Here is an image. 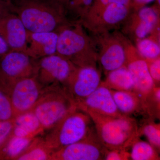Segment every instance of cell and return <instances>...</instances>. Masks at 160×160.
<instances>
[{"mask_svg": "<svg viewBox=\"0 0 160 160\" xmlns=\"http://www.w3.org/2000/svg\"><path fill=\"white\" fill-rule=\"evenodd\" d=\"M77 109L66 88L60 84L44 87L41 96L31 111L39 121L42 128H53L70 112Z\"/></svg>", "mask_w": 160, "mask_h": 160, "instance_id": "cell-4", "label": "cell"}, {"mask_svg": "<svg viewBox=\"0 0 160 160\" xmlns=\"http://www.w3.org/2000/svg\"><path fill=\"white\" fill-rule=\"evenodd\" d=\"M38 61L23 52L9 50L0 58V89L8 94L18 80L37 76Z\"/></svg>", "mask_w": 160, "mask_h": 160, "instance_id": "cell-6", "label": "cell"}, {"mask_svg": "<svg viewBox=\"0 0 160 160\" xmlns=\"http://www.w3.org/2000/svg\"><path fill=\"white\" fill-rule=\"evenodd\" d=\"M36 137H20L12 135L9 139L0 147L2 148L3 158L8 160H16L18 157L27 149Z\"/></svg>", "mask_w": 160, "mask_h": 160, "instance_id": "cell-21", "label": "cell"}, {"mask_svg": "<svg viewBox=\"0 0 160 160\" xmlns=\"http://www.w3.org/2000/svg\"><path fill=\"white\" fill-rule=\"evenodd\" d=\"M112 3L122 4L132 8V0H93L90 10L84 19L93 16L106 6Z\"/></svg>", "mask_w": 160, "mask_h": 160, "instance_id": "cell-28", "label": "cell"}, {"mask_svg": "<svg viewBox=\"0 0 160 160\" xmlns=\"http://www.w3.org/2000/svg\"><path fill=\"white\" fill-rule=\"evenodd\" d=\"M11 12L12 5L9 1L0 0V20Z\"/></svg>", "mask_w": 160, "mask_h": 160, "instance_id": "cell-32", "label": "cell"}, {"mask_svg": "<svg viewBox=\"0 0 160 160\" xmlns=\"http://www.w3.org/2000/svg\"><path fill=\"white\" fill-rule=\"evenodd\" d=\"M148 70L156 86H160V57L154 59L146 60Z\"/></svg>", "mask_w": 160, "mask_h": 160, "instance_id": "cell-29", "label": "cell"}, {"mask_svg": "<svg viewBox=\"0 0 160 160\" xmlns=\"http://www.w3.org/2000/svg\"><path fill=\"white\" fill-rule=\"evenodd\" d=\"M56 53L78 67L95 66L98 62L96 46L82 23L69 22L58 29Z\"/></svg>", "mask_w": 160, "mask_h": 160, "instance_id": "cell-2", "label": "cell"}, {"mask_svg": "<svg viewBox=\"0 0 160 160\" xmlns=\"http://www.w3.org/2000/svg\"><path fill=\"white\" fill-rule=\"evenodd\" d=\"M94 129L89 115L77 108L48 130L42 138L46 146L55 152L82 139Z\"/></svg>", "mask_w": 160, "mask_h": 160, "instance_id": "cell-5", "label": "cell"}, {"mask_svg": "<svg viewBox=\"0 0 160 160\" xmlns=\"http://www.w3.org/2000/svg\"><path fill=\"white\" fill-rule=\"evenodd\" d=\"M98 61L106 74L126 65V53L124 36L109 32L93 34Z\"/></svg>", "mask_w": 160, "mask_h": 160, "instance_id": "cell-8", "label": "cell"}, {"mask_svg": "<svg viewBox=\"0 0 160 160\" xmlns=\"http://www.w3.org/2000/svg\"><path fill=\"white\" fill-rule=\"evenodd\" d=\"M10 50L8 45L6 41L0 36V58Z\"/></svg>", "mask_w": 160, "mask_h": 160, "instance_id": "cell-34", "label": "cell"}, {"mask_svg": "<svg viewBox=\"0 0 160 160\" xmlns=\"http://www.w3.org/2000/svg\"><path fill=\"white\" fill-rule=\"evenodd\" d=\"M38 64L37 78L44 87L56 84L66 87L78 68L57 54L41 58Z\"/></svg>", "mask_w": 160, "mask_h": 160, "instance_id": "cell-9", "label": "cell"}, {"mask_svg": "<svg viewBox=\"0 0 160 160\" xmlns=\"http://www.w3.org/2000/svg\"><path fill=\"white\" fill-rule=\"evenodd\" d=\"M102 82L101 73L95 66L78 67L65 87L75 103L84 99L96 90Z\"/></svg>", "mask_w": 160, "mask_h": 160, "instance_id": "cell-14", "label": "cell"}, {"mask_svg": "<svg viewBox=\"0 0 160 160\" xmlns=\"http://www.w3.org/2000/svg\"><path fill=\"white\" fill-rule=\"evenodd\" d=\"M158 7L144 6L133 11L125 22L123 30L137 42L151 34L158 27Z\"/></svg>", "mask_w": 160, "mask_h": 160, "instance_id": "cell-13", "label": "cell"}, {"mask_svg": "<svg viewBox=\"0 0 160 160\" xmlns=\"http://www.w3.org/2000/svg\"><path fill=\"white\" fill-rule=\"evenodd\" d=\"M58 1L60 3H61L62 5L64 6L66 10V9H67V7H68V5H69L70 0H58Z\"/></svg>", "mask_w": 160, "mask_h": 160, "instance_id": "cell-35", "label": "cell"}, {"mask_svg": "<svg viewBox=\"0 0 160 160\" xmlns=\"http://www.w3.org/2000/svg\"><path fill=\"white\" fill-rule=\"evenodd\" d=\"M12 6L29 32L57 31L70 22L58 0H20L17 6Z\"/></svg>", "mask_w": 160, "mask_h": 160, "instance_id": "cell-1", "label": "cell"}, {"mask_svg": "<svg viewBox=\"0 0 160 160\" xmlns=\"http://www.w3.org/2000/svg\"><path fill=\"white\" fill-rule=\"evenodd\" d=\"M91 118L98 138L108 150L122 149L128 150L140 134L138 123L128 116L113 117L86 112Z\"/></svg>", "mask_w": 160, "mask_h": 160, "instance_id": "cell-3", "label": "cell"}, {"mask_svg": "<svg viewBox=\"0 0 160 160\" xmlns=\"http://www.w3.org/2000/svg\"><path fill=\"white\" fill-rule=\"evenodd\" d=\"M36 137L16 160H50L54 151L45 144L43 138Z\"/></svg>", "mask_w": 160, "mask_h": 160, "instance_id": "cell-22", "label": "cell"}, {"mask_svg": "<svg viewBox=\"0 0 160 160\" xmlns=\"http://www.w3.org/2000/svg\"><path fill=\"white\" fill-rule=\"evenodd\" d=\"M14 110L9 96L0 89V121L13 120Z\"/></svg>", "mask_w": 160, "mask_h": 160, "instance_id": "cell-27", "label": "cell"}, {"mask_svg": "<svg viewBox=\"0 0 160 160\" xmlns=\"http://www.w3.org/2000/svg\"><path fill=\"white\" fill-rule=\"evenodd\" d=\"M108 150L94 128L82 139L54 152L50 160H103Z\"/></svg>", "mask_w": 160, "mask_h": 160, "instance_id": "cell-10", "label": "cell"}, {"mask_svg": "<svg viewBox=\"0 0 160 160\" xmlns=\"http://www.w3.org/2000/svg\"><path fill=\"white\" fill-rule=\"evenodd\" d=\"M0 36L10 50L25 52L27 47V30L16 14L10 12L0 20Z\"/></svg>", "mask_w": 160, "mask_h": 160, "instance_id": "cell-16", "label": "cell"}, {"mask_svg": "<svg viewBox=\"0 0 160 160\" xmlns=\"http://www.w3.org/2000/svg\"><path fill=\"white\" fill-rule=\"evenodd\" d=\"M93 0H70L66 12H69L73 22L81 23L90 10Z\"/></svg>", "mask_w": 160, "mask_h": 160, "instance_id": "cell-26", "label": "cell"}, {"mask_svg": "<svg viewBox=\"0 0 160 160\" xmlns=\"http://www.w3.org/2000/svg\"><path fill=\"white\" fill-rule=\"evenodd\" d=\"M158 30L152 32L150 37L145 38L136 42V47L141 55L146 60L154 59L160 57V47L158 42Z\"/></svg>", "mask_w": 160, "mask_h": 160, "instance_id": "cell-23", "label": "cell"}, {"mask_svg": "<svg viewBox=\"0 0 160 160\" xmlns=\"http://www.w3.org/2000/svg\"><path fill=\"white\" fill-rule=\"evenodd\" d=\"M58 39L57 31L32 32L27 31V47L25 53L35 59L56 54Z\"/></svg>", "mask_w": 160, "mask_h": 160, "instance_id": "cell-17", "label": "cell"}, {"mask_svg": "<svg viewBox=\"0 0 160 160\" xmlns=\"http://www.w3.org/2000/svg\"><path fill=\"white\" fill-rule=\"evenodd\" d=\"M139 128L140 136L144 135L149 144L159 153L160 151V124L155 122L152 119L149 118Z\"/></svg>", "mask_w": 160, "mask_h": 160, "instance_id": "cell-25", "label": "cell"}, {"mask_svg": "<svg viewBox=\"0 0 160 160\" xmlns=\"http://www.w3.org/2000/svg\"><path fill=\"white\" fill-rule=\"evenodd\" d=\"M76 106L84 112H92L113 117L124 115L118 109L110 89L101 84L91 94L76 103Z\"/></svg>", "mask_w": 160, "mask_h": 160, "instance_id": "cell-15", "label": "cell"}, {"mask_svg": "<svg viewBox=\"0 0 160 160\" xmlns=\"http://www.w3.org/2000/svg\"><path fill=\"white\" fill-rule=\"evenodd\" d=\"M110 91L117 107L122 114L128 116L136 113L146 115L142 102L135 92L111 89Z\"/></svg>", "mask_w": 160, "mask_h": 160, "instance_id": "cell-18", "label": "cell"}, {"mask_svg": "<svg viewBox=\"0 0 160 160\" xmlns=\"http://www.w3.org/2000/svg\"><path fill=\"white\" fill-rule=\"evenodd\" d=\"M155 0H132L133 11H137L140 8L145 6L147 4Z\"/></svg>", "mask_w": 160, "mask_h": 160, "instance_id": "cell-33", "label": "cell"}, {"mask_svg": "<svg viewBox=\"0 0 160 160\" xmlns=\"http://www.w3.org/2000/svg\"><path fill=\"white\" fill-rule=\"evenodd\" d=\"M101 84L111 90L134 91L133 79L126 65L107 73Z\"/></svg>", "mask_w": 160, "mask_h": 160, "instance_id": "cell-20", "label": "cell"}, {"mask_svg": "<svg viewBox=\"0 0 160 160\" xmlns=\"http://www.w3.org/2000/svg\"><path fill=\"white\" fill-rule=\"evenodd\" d=\"M130 158L132 160H159L158 152L151 144L140 138L132 145Z\"/></svg>", "mask_w": 160, "mask_h": 160, "instance_id": "cell-24", "label": "cell"}, {"mask_svg": "<svg viewBox=\"0 0 160 160\" xmlns=\"http://www.w3.org/2000/svg\"><path fill=\"white\" fill-rule=\"evenodd\" d=\"M44 88L36 76L23 78L15 82L8 93L15 117L30 111L39 98Z\"/></svg>", "mask_w": 160, "mask_h": 160, "instance_id": "cell-12", "label": "cell"}, {"mask_svg": "<svg viewBox=\"0 0 160 160\" xmlns=\"http://www.w3.org/2000/svg\"><path fill=\"white\" fill-rule=\"evenodd\" d=\"M14 122L13 119L0 121V147L6 142L12 134Z\"/></svg>", "mask_w": 160, "mask_h": 160, "instance_id": "cell-30", "label": "cell"}, {"mask_svg": "<svg viewBox=\"0 0 160 160\" xmlns=\"http://www.w3.org/2000/svg\"><path fill=\"white\" fill-rule=\"evenodd\" d=\"M133 11L131 7L119 3H112L96 14L83 20L81 23L92 34L109 32L123 25Z\"/></svg>", "mask_w": 160, "mask_h": 160, "instance_id": "cell-11", "label": "cell"}, {"mask_svg": "<svg viewBox=\"0 0 160 160\" xmlns=\"http://www.w3.org/2000/svg\"><path fill=\"white\" fill-rule=\"evenodd\" d=\"M6 1H8V0H6Z\"/></svg>", "mask_w": 160, "mask_h": 160, "instance_id": "cell-36", "label": "cell"}, {"mask_svg": "<svg viewBox=\"0 0 160 160\" xmlns=\"http://www.w3.org/2000/svg\"><path fill=\"white\" fill-rule=\"evenodd\" d=\"M12 135L20 137H37L44 132L39 121L33 112H26L13 118Z\"/></svg>", "mask_w": 160, "mask_h": 160, "instance_id": "cell-19", "label": "cell"}, {"mask_svg": "<svg viewBox=\"0 0 160 160\" xmlns=\"http://www.w3.org/2000/svg\"><path fill=\"white\" fill-rule=\"evenodd\" d=\"M124 43L126 53L125 65L132 77L134 92L142 100L147 116V102L156 86L149 74L146 60L141 55L136 46L124 36Z\"/></svg>", "mask_w": 160, "mask_h": 160, "instance_id": "cell-7", "label": "cell"}, {"mask_svg": "<svg viewBox=\"0 0 160 160\" xmlns=\"http://www.w3.org/2000/svg\"><path fill=\"white\" fill-rule=\"evenodd\" d=\"M130 158V152L128 150L115 149L108 150L105 156V160H129Z\"/></svg>", "mask_w": 160, "mask_h": 160, "instance_id": "cell-31", "label": "cell"}]
</instances>
